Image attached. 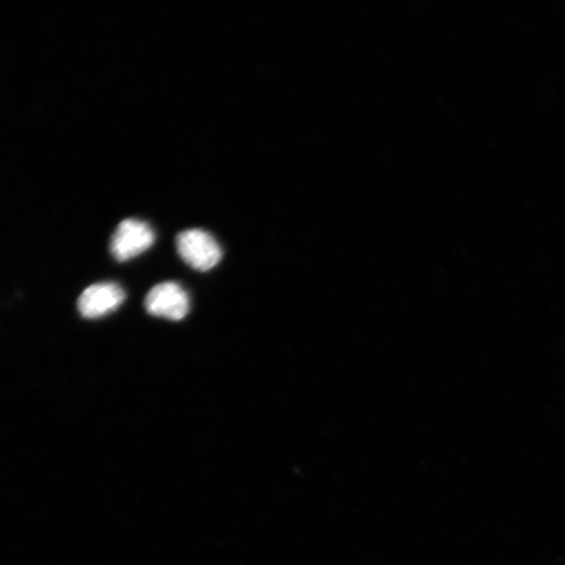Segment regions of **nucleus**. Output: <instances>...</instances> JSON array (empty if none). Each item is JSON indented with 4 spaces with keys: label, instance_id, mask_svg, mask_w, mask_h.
I'll use <instances>...</instances> for the list:
<instances>
[{
    "label": "nucleus",
    "instance_id": "nucleus-1",
    "mask_svg": "<svg viewBox=\"0 0 565 565\" xmlns=\"http://www.w3.org/2000/svg\"><path fill=\"white\" fill-rule=\"evenodd\" d=\"M177 250L185 263L196 271H210L222 260L221 245L210 233L189 230L177 237Z\"/></svg>",
    "mask_w": 565,
    "mask_h": 565
},
{
    "label": "nucleus",
    "instance_id": "nucleus-2",
    "mask_svg": "<svg viewBox=\"0 0 565 565\" xmlns=\"http://www.w3.org/2000/svg\"><path fill=\"white\" fill-rule=\"evenodd\" d=\"M153 243L154 233L150 225L136 218H127L113 235L110 250L119 263H126L150 249Z\"/></svg>",
    "mask_w": 565,
    "mask_h": 565
},
{
    "label": "nucleus",
    "instance_id": "nucleus-3",
    "mask_svg": "<svg viewBox=\"0 0 565 565\" xmlns=\"http://www.w3.org/2000/svg\"><path fill=\"white\" fill-rule=\"evenodd\" d=\"M145 303L148 313L171 321L183 320L190 310V300L185 289L173 281L154 286L148 292Z\"/></svg>",
    "mask_w": 565,
    "mask_h": 565
},
{
    "label": "nucleus",
    "instance_id": "nucleus-4",
    "mask_svg": "<svg viewBox=\"0 0 565 565\" xmlns=\"http://www.w3.org/2000/svg\"><path fill=\"white\" fill-rule=\"evenodd\" d=\"M125 298L124 289L115 282H100V285L88 287L82 294L77 308L83 317L94 320V318L115 312Z\"/></svg>",
    "mask_w": 565,
    "mask_h": 565
}]
</instances>
